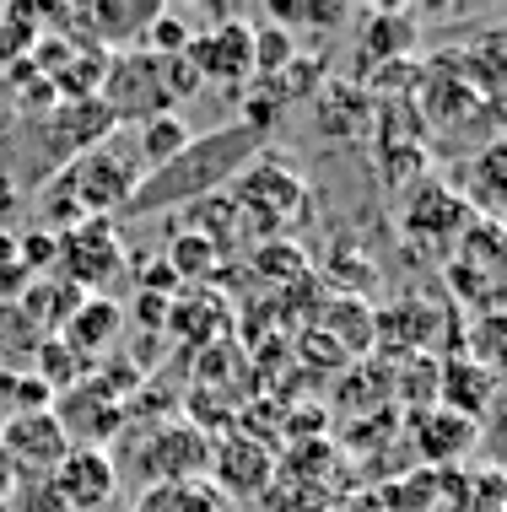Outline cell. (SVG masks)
I'll return each instance as SVG.
<instances>
[{
	"instance_id": "33",
	"label": "cell",
	"mask_w": 507,
	"mask_h": 512,
	"mask_svg": "<svg viewBox=\"0 0 507 512\" xmlns=\"http://www.w3.org/2000/svg\"><path fill=\"white\" fill-rule=\"evenodd\" d=\"M11 486H17V464H11V453L0 448V507H6V496H11Z\"/></svg>"
},
{
	"instance_id": "29",
	"label": "cell",
	"mask_w": 507,
	"mask_h": 512,
	"mask_svg": "<svg viewBox=\"0 0 507 512\" xmlns=\"http://www.w3.org/2000/svg\"><path fill=\"white\" fill-rule=\"evenodd\" d=\"M38 410H54V389L33 372H17L11 378V415H38Z\"/></svg>"
},
{
	"instance_id": "14",
	"label": "cell",
	"mask_w": 507,
	"mask_h": 512,
	"mask_svg": "<svg viewBox=\"0 0 507 512\" xmlns=\"http://www.w3.org/2000/svg\"><path fill=\"white\" fill-rule=\"evenodd\" d=\"M119 335H125V308L114 297H87L81 308L71 313V324L60 329V340L71 345L81 362H103V356L119 351Z\"/></svg>"
},
{
	"instance_id": "1",
	"label": "cell",
	"mask_w": 507,
	"mask_h": 512,
	"mask_svg": "<svg viewBox=\"0 0 507 512\" xmlns=\"http://www.w3.org/2000/svg\"><path fill=\"white\" fill-rule=\"evenodd\" d=\"M259 151H265V135L243 119L227 124V130H211L205 141L195 135L173 162H162L157 173H141V184H135V195L125 200L119 216H157V211L195 205L205 195H216V189H227Z\"/></svg>"
},
{
	"instance_id": "12",
	"label": "cell",
	"mask_w": 507,
	"mask_h": 512,
	"mask_svg": "<svg viewBox=\"0 0 507 512\" xmlns=\"http://www.w3.org/2000/svg\"><path fill=\"white\" fill-rule=\"evenodd\" d=\"M0 448L11 453L17 475H54L60 459L71 453V437L54 421V410H38V415H11L0 426Z\"/></svg>"
},
{
	"instance_id": "3",
	"label": "cell",
	"mask_w": 507,
	"mask_h": 512,
	"mask_svg": "<svg viewBox=\"0 0 507 512\" xmlns=\"http://www.w3.org/2000/svg\"><path fill=\"white\" fill-rule=\"evenodd\" d=\"M135 184H141V162H130L119 146L103 141V146L71 157L44 189H60L81 216H108L114 221L119 211H125V200L135 195Z\"/></svg>"
},
{
	"instance_id": "16",
	"label": "cell",
	"mask_w": 507,
	"mask_h": 512,
	"mask_svg": "<svg viewBox=\"0 0 507 512\" xmlns=\"http://www.w3.org/2000/svg\"><path fill=\"white\" fill-rule=\"evenodd\" d=\"M87 302V292H76L71 281H60V275H38V281H27V292L17 297V313L27 324L38 329V335H60L65 324H71V313Z\"/></svg>"
},
{
	"instance_id": "28",
	"label": "cell",
	"mask_w": 507,
	"mask_h": 512,
	"mask_svg": "<svg viewBox=\"0 0 507 512\" xmlns=\"http://www.w3.org/2000/svg\"><path fill=\"white\" fill-rule=\"evenodd\" d=\"M11 512H65V502L54 496V480L49 475H17V486L6 496Z\"/></svg>"
},
{
	"instance_id": "13",
	"label": "cell",
	"mask_w": 507,
	"mask_h": 512,
	"mask_svg": "<svg viewBox=\"0 0 507 512\" xmlns=\"http://www.w3.org/2000/svg\"><path fill=\"white\" fill-rule=\"evenodd\" d=\"M470 221H475V211L459 200V189L437 184V178H421V184L405 195V232H410V238H421V243L464 238Z\"/></svg>"
},
{
	"instance_id": "20",
	"label": "cell",
	"mask_w": 507,
	"mask_h": 512,
	"mask_svg": "<svg viewBox=\"0 0 507 512\" xmlns=\"http://www.w3.org/2000/svg\"><path fill=\"white\" fill-rule=\"evenodd\" d=\"M189 141H195V130H189L178 114H162V119H146L141 130H135V162L141 168H162V162H173L178 151H184Z\"/></svg>"
},
{
	"instance_id": "17",
	"label": "cell",
	"mask_w": 507,
	"mask_h": 512,
	"mask_svg": "<svg viewBox=\"0 0 507 512\" xmlns=\"http://www.w3.org/2000/svg\"><path fill=\"white\" fill-rule=\"evenodd\" d=\"M475 437H481V426H475V421H464V415H454V410H443V405H437L432 415H421V421H416L421 459L432 464V475H437V469H448L454 459H464V453L475 448Z\"/></svg>"
},
{
	"instance_id": "5",
	"label": "cell",
	"mask_w": 507,
	"mask_h": 512,
	"mask_svg": "<svg viewBox=\"0 0 507 512\" xmlns=\"http://www.w3.org/2000/svg\"><path fill=\"white\" fill-rule=\"evenodd\" d=\"M125 270H130V254L119 243V221H108V216H87L54 238V275L87 297H108V286Z\"/></svg>"
},
{
	"instance_id": "9",
	"label": "cell",
	"mask_w": 507,
	"mask_h": 512,
	"mask_svg": "<svg viewBox=\"0 0 507 512\" xmlns=\"http://www.w3.org/2000/svg\"><path fill=\"white\" fill-rule=\"evenodd\" d=\"M38 130H44V146H49V168L60 173L71 157L103 146L108 135L119 130V119L103 108V98H81V103H54L49 114L38 119Z\"/></svg>"
},
{
	"instance_id": "6",
	"label": "cell",
	"mask_w": 507,
	"mask_h": 512,
	"mask_svg": "<svg viewBox=\"0 0 507 512\" xmlns=\"http://www.w3.org/2000/svg\"><path fill=\"white\" fill-rule=\"evenodd\" d=\"M98 98H103V108L119 124H135V130H141L146 119L178 114L173 98H168V81H162V60H157V54H146V49L108 54V71H103Z\"/></svg>"
},
{
	"instance_id": "23",
	"label": "cell",
	"mask_w": 507,
	"mask_h": 512,
	"mask_svg": "<svg viewBox=\"0 0 507 512\" xmlns=\"http://www.w3.org/2000/svg\"><path fill=\"white\" fill-rule=\"evenodd\" d=\"M410 44H416V22L410 17H373L367 22V33H362V60H394V54H405Z\"/></svg>"
},
{
	"instance_id": "24",
	"label": "cell",
	"mask_w": 507,
	"mask_h": 512,
	"mask_svg": "<svg viewBox=\"0 0 507 512\" xmlns=\"http://www.w3.org/2000/svg\"><path fill=\"white\" fill-rule=\"evenodd\" d=\"M254 275L259 281H303L308 275V254L292 238H270L254 248Z\"/></svg>"
},
{
	"instance_id": "8",
	"label": "cell",
	"mask_w": 507,
	"mask_h": 512,
	"mask_svg": "<svg viewBox=\"0 0 507 512\" xmlns=\"http://www.w3.org/2000/svg\"><path fill=\"white\" fill-rule=\"evenodd\" d=\"M54 421L65 426L71 448H108V442L125 432V399H114L103 383L81 378L76 389L54 394Z\"/></svg>"
},
{
	"instance_id": "15",
	"label": "cell",
	"mask_w": 507,
	"mask_h": 512,
	"mask_svg": "<svg viewBox=\"0 0 507 512\" xmlns=\"http://www.w3.org/2000/svg\"><path fill=\"white\" fill-rule=\"evenodd\" d=\"M437 383H443V389H437L443 410H454V415H464V421H475V426L486 421L491 399H497V372L481 367V362H470V356H454Z\"/></svg>"
},
{
	"instance_id": "26",
	"label": "cell",
	"mask_w": 507,
	"mask_h": 512,
	"mask_svg": "<svg viewBox=\"0 0 507 512\" xmlns=\"http://www.w3.org/2000/svg\"><path fill=\"white\" fill-rule=\"evenodd\" d=\"M297 60V44L292 33H281V27H254V76H281L286 65Z\"/></svg>"
},
{
	"instance_id": "10",
	"label": "cell",
	"mask_w": 507,
	"mask_h": 512,
	"mask_svg": "<svg viewBox=\"0 0 507 512\" xmlns=\"http://www.w3.org/2000/svg\"><path fill=\"white\" fill-rule=\"evenodd\" d=\"M205 480L216 486V496H238V502H249L276 480V453L265 448V442H249V432H232L222 442H211V469H205Z\"/></svg>"
},
{
	"instance_id": "2",
	"label": "cell",
	"mask_w": 507,
	"mask_h": 512,
	"mask_svg": "<svg viewBox=\"0 0 507 512\" xmlns=\"http://www.w3.org/2000/svg\"><path fill=\"white\" fill-rule=\"evenodd\" d=\"M227 200H232V211H238V238H254V248L270 243V238H281V232L303 216V205H308L297 168L265 157V151H259L249 168L227 184Z\"/></svg>"
},
{
	"instance_id": "27",
	"label": "cell",
	"mask_w": 507,
	"mask_h": 512,
	"mask_svg": "<svg viewBox=\"0 0 507 512\" xmlns=\"http://www.w3.org/2000/svg\"><path fill=\"white\" fill-rule=\"evenodd\" d=\"M270 27H340L346 22V6H297V0H286V6H270L265 11Z\"/></svg>"
},
{
	"instance_id": "11",
	"label": "cell",
	"mask_w": 507,
	"mask_h": 512,
	"mask_svg": "<svg viewBox=\"0 0 507 512\" xmlns=\"http://www.w3.org/2000/svg\"><path fill=\"white\" fill-rule=\"evenodd\" d=\"M49 480L65 512H103L119 491V464L108 459V448H71Z\"/></svg>"
},
{
	"instance_id": "21",
	"label": "cell",
	"mask_w": 507,
	"mask_h": 512,
	"mask_svg": "<svg viewBox=\"0 0 507 512\" xmlns=\"http://www.w3.org/2000/svg\"><path fill=\"white\" fill-rule=\"evenodd\" d=\"M27 372H33V378H44L54 394H65V389H76V383L87 378L92 367L81 362V356H76L60 335H49V340H38V345H33V367H27Z\"/></svg>"
},
{
	"instance_id": "32",
	"label": "cell",
	"mask_w": 507,
	"mask_h": 512,
	"mask_svg": "<svg viewBox=\"0 0 507 512\" xmlns=\"http://www.w3.org/2000/svg\"><path fill=\"white\" fill-rule=\"evenodd\" d=\"M22 205V184H11V173H0V216H11Z\"/></svg>"
},
{
	"instance_id": "22",
	"label": "cell",
	"mask_w": 507,
	"mask_h": 512,
	"mask_svg": "<svg viewBox=\"0 0 507 512\" xmlns=\"http://www.w3.org/2000/svg\"><path fill=\"white\" fill-rule=\"evenodd\" d=\"M162 259H168V270L178 275V286H189V281H205V275H216V248L200 238L195 227H184V232H173L168 248H162Z\"/></svg>"
},
{
	"instance_id": "7",
	"label": "cell",
	"mask_w": 507,
	"mask_h": 512,
	"mask_svg": "<svg viewBox=\"0 0 507 512\" xmlns=\"http://www.w3.org/2000/svg\"><path fill=\"white\" fill-rule=\"evenodd\" d=\"M184 60L195 65L200 87L243 92V81H254V27L243 22V17H222L211 33L189 38Z\"/></svg>"
},
{
	"instance_id": "18",
	"label": "cell",
	"mask_w": 507,
	"mask_h": 512,
	"mask_svg": "<svg viewBox=\"0 0 507 512\" xmlns=\"http://www.w3.org/2000/svg\"><path fill=\"white\" fill-rule=\"evenodd\" d=\"M502 135H491V141L481 146V157L470 162V173H464V205H470L475 216L486 221H502Z\"/></svg>"
},
{
	"instance_id": "19",
	"label": "cell",
	"mask_w": 507,
	"mask_h": 512,
	"mask_svg": "<svg viewBox=\"0 0 507 512\" xmlns=\"http://www.w3.org/2000/svg\"><path fill=\"white\" fill-rule=\"evenodd\" d=\"M135 512H227L211 480H173V486H141Z\"/></svg>"
},
{
	"instance_id": "34",
	"label": "cell",
	"mask_w": 507,
	"mask_h": 512,
	"mask_svg": "<svg viewBox=\"0 0 507 512\" xmlns=\"http://www.w3.org/2000/svg\"><path fill=\"white\" fill-rule=\"evenodd\" d=\"M11 378H17V367H0V426L11 421Z\"/></svg>"
},
{
	"instance_id": "31",
	"label": "cell",
	"mask_w": 507,
	"mask_h": 512,
	"mask_svg": "<svg viewBox=\"0 0 507 512\" xmlns=\"http://www.w3.org/2000/svg\"><path fill=\"white\" fill-rule=\"evenodd\" d=\"M168 297H152V292H135V308L125 313V324H135L141 335H162L168 329Z\"/></svg>"
},
{
	"instance_id": "25",
	"label": "cell",
	"mask_w": 507,
	"mask_h": 512,
	"mask_svg": "<svg viewBox=\"0 0 507 512\" xmlns=\"http://www.w3.org/2000/svg\"><path fill=\"white\" fill-rule=\"evenodd\" d=\"M189 38H195V33H189V22L178 17V11L162 6L157 17H152V27L141 33V44H135V49L157 54V60H173V54H184V49H189Z\"/></svg>"
},
{
	"instance_id": "30",
	"label": "cell",
	"mask_w": 507,
	"mask_h": 512,
	"mask_svg": "<svg viewBox=\"0 0 507 512\" xmlns=\"http://www.w3.org/2000/svg\"><path fill=\"white\" fill-rule=\"evenodd\" d=\"M135 270V281H141V292H152V297H178V292H184V286H178V275L168 270V259H162V254H152V259H141V265H130Z\"/></svg>"
},
{
	"instance_id": "4",
	"label": "cell",
	"mask_w": 507,
	"mask_h": 512,
	"mask_svg": "<svg viewBox=\"0 0 507 512\" xmlns=\"http://www.w3.org/2000/svg\"><path fill=\"white\" fill-rule=\"evenodd\" d=\"M130 469L146 480V486H173V480H205L211 469V437L205 426L184 421V415H168V421H152L130 437Z\"/></svg>"
}]
</instances>
